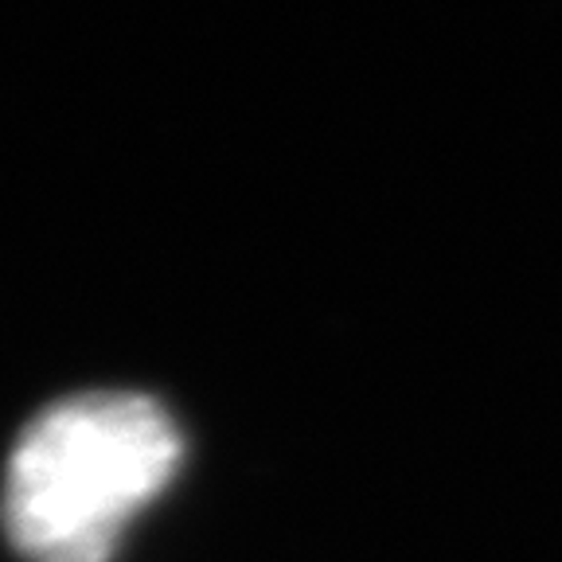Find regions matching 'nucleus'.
I'll return each instance as SVG.
<instances>
[{
	"label": "nucleus",
	"instance_id": "nucleus-1",
	"mask_svg": "<svg viewBox=\"0 0 562 562\" xmlns=\"http://www.w3.org/2000/svg\"><path fill=\"white\" fill-rule=\"evenodd\" d=\"M180 457L176 422L145 395L98 391L47 406L20 434L4 473L12 547L27 562H110Z\"/></svg>",
	"mask_w": 562,
	"mask_h": 562
}]
</instances>
